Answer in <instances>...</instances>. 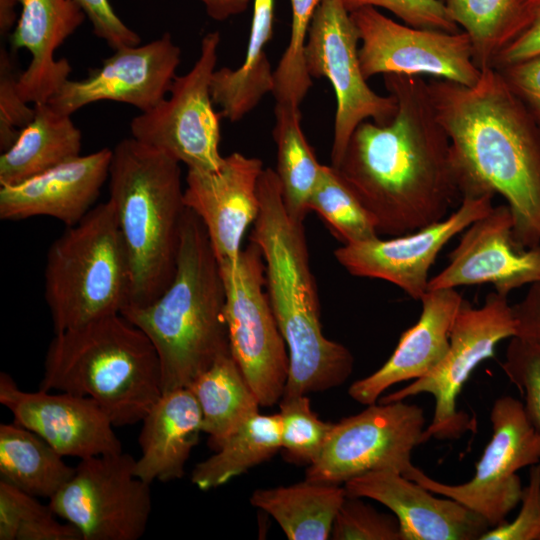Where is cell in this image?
Segmentation results:
<instances>
[{
  "label": "cell",
  "mask_w": 540,
  "mask_h": 540,
  "mask_svg": "<svg viewBox=\"0 0 540 540\" xmlns=\"http://www.w3.org/2000/svg\"><path fill=\"white\" fill-rule=\"evenodd\" d=\"M398 104L386 125L364 121L336 168L379 235L412 233L447 217L463 195L448 134L422 76L383 75Z\"/></svg>",
  "instance_id": "1"
},
{
  "label": "cell",
  "mask_w": 540,
  "mask_h": 540,
  "mask_svg": "<svg viewBox=\"0 0 540 540\" xmlns=\"http://www.w3.org/2000/svg\"><path fill=\"white\" fill-rule=\"evenodd\" d=\"M428 88L462 195L500 194L517 245L540 246V125L492 67L473 86L434 78Z\"/></svg>",
  "instance_id": "2"
},
{
  "label": "cell",
  "mask_w": 540,
  "mask_h": 540,
  "mask_svg": "<svg viewBox=\"0 0 540 540\" xmlns=\"http://www.w3.org/2000/svg\"><path fill=\"white\" fill-rule=\"evenodd\" d=\"M258 196L260 208L250 242L261 250L266 291L288 348L289 373L283 396L338 387L351 375L354 358L349 349L322 332L303 222L289 216L272 168L263 170Z\"/></svg>",
  "instance_id": "3"
},
{
  "label": "cell",
  "mask_w": 540,
  "mask_h": 540,
  "mask_svg": "<svg viewBox=\"0 0 540 540\" xmlns=\"http://www.w3.org/2000/svg\"><path fill=\"white\" fill-rule=\"evenodd\" d=\"M120 314L153 344L163 393L188 388L220 356L231 353L220 264L193 211L184 213L169 286L151 303L126 306Z\"/></svg>",
  "instance_id": "4"
},
{
  "label": "cell",
  "mask_w": 540,
  "mask_h": 540,
  "mask_svg": "<svg viewBox=\"0 0 540 540\" xmlns=\"http://www.w3.org/2000/svg\"><path fill=\"white\" fill-rule=\"evenodd\" d=\"M110 198L130 270V302L144 306L171 283L186 206L180 163L133 137L112 149Z\"/></svg>",
  "instance_id": "5"
},
{
  "label": "cell",
  "mask_w": 540,
  "mask_h": 540,
  "mask_svg": "<svg viewBox=\"0 0 540 540\" xmlns=\"http://www.w3.org/2000/svg\"><path fill=\"white\" fill-rule=\"evenodd\" d=\"M39 389L90 397L114 426L142 421L163 394L153 344L121 314L55 333Z\"/></svg>",
  "instance_id": "6"
},
{
  "label": "cell",
  "mask_w": 540,
  "mask_h": 540,
  "mask_svg": "<svg viewBox=\"0 0 540 540\" xmlns=\"http://www.w3.org/2000/svg\"><path fill=\"white\" fill-rule=\"evenodd\" d=\"M44 296L55 333L120 314L129 305V264L109 200L52 242Z\"/></svg>",
  "instance_id": "7"
},
{
  "label": "cell",
  "mask_w": 540,
  "mask_h": 540,
  "mask_svg": "<svg viewBox=\"0 0 540 540\" xmlns=\"http://www.w3.org/2000/svg\"><path fill=\"white\" fill-rule=\"evenodd\" d=\"M230 350L260 406L281 400L289 353L266 289L265 262L253 242L237 259L221 261Z\"/></svg>",
  "instance_id": "8"
},
{
  "label": "cell",
  "mask_w": 540,
  "mask_h": 540,
  "mask_svg": "<svg viewBox=\"0 0 540 540\" xmlns=\"http://www.w3.org/2000/svg\"><path fill=\"white\" fill-rule=\"evenodd\" d=\"M516 327L512 306L507 296L496 291L489 293L481 307H473L464 299L450 335L444 359L428 374L411 384L380 398V403L403 401L422 393L435 400L434 415L426 427L425 440L459 439L474 422L457 408V398L483 361L493 358L498 344L515 336Z\"/></svg>",
  "instance_id": "9"
},
{
  "label": "cell",
  "mask_w": 540,
  "mask_h": 540,
  "mask_svg": "<svg viewBox=\"0 0 540 540\" xmlns=\"http://www.w3.org/2000/svg\"><path fill=\"white\" fill-rule=\"evenodd\" d=\"M357 28L341 0H320L312 17L305 46V66L311 78L324 77L335 92L331 166L338 168L355 129L366 119L386 125L398 104L367 84L358 55Z\"/></svg>",
  "instance_id": "10"
},
{
  "label": "cell",
  "mask_w": 540,
  "mask_h": 540,
  "mask_svg": "<svg viewBox=\"0 0 540 540\" xmlns=\"http://www.w3.org/2000/svg\"><path fill=\"white\" fill-rule=\"evenodd\" d=\"M220 39L218 31L204 35L198 59L186 74L176 75L169 96L130 122L131 137L188 169L215 170L224 158L219 152V115L211 96Z\"/></svg>",
  "instance_id": "11"
},
{
  "label": "cell",
  "mask_w": 540,
  "mask_h": 540,
  "mask_svg": "<svg viewBox=\"0 0 540 540\" xmlns=\"http://www.w3.org/2000/svg\"><path fill=\"white\" fill-rule=\"evenodd\" d=\"M490 420L492 437L469 481L438 482L414 465L404 476L434 494L460 502L493 528L507 522L508 514L520 503L523 487L516 472L540 462V433L528 419L523 402L511 396L494 401Z\"/></svg>",
  "instance_id": "12"
},
{
  "label": "cell",
  "mask_w": 540,
  "mask_h": 540,
  "mask_svg": "<svg viewBox=\"0 0 540 540\" xmlns=\"http://www.w3.org/2000/svg\"><path fill=\"white\" fill-rule=\"evenodd\" d=\"M123 451L80 459L72 478L49 499L56 516L83 540H137L152 509L150 484L134 474Z\"/></svg>",
  "instance_id": "13"
},
{
  "label": "cell",
  "mask_w": 540,
  "mask_h": 540,
  "mask_svg": "<svg viewBox=\"0 0 540 540\" xmlns=\"http://www.w3.org/2000/svg\"><path fill=\"white\" fill-rule=\"evenodd\" d=\"M426 418L418 405L403 401L376 403L333 423L318 459L305 479L341 485L371 471L405 474L413 466L411 453L425 442Z\"/></svg>",
  "instance_id": "14"
},
{
  "label": "cell",
  "mask_w": 540,
  "mask_h": 540,
  "mask_svg": "<svg viewBox=\"0 0 540 540\" xmlns=\"http://www.w3.org/2000/svg\"><path fill=\"white\" fill-rule=\"evenodd\" d=\"M350 16L358 31V55L366 80L377 74L430 75L473 86L481 76L464 31L449 33L400 24L369 6Z\"/></svg>",
  "instance_id": "15"
},
{
  "label": "cell",
  "mask_w": 540,
  "mask_h": 540,
  "mask_svg": "<svg viewBox=\"0 0 540 540\" xmlns=\"http://www.w3.org/2000/svg\"><path fill=\"white\" fill-rule=\"evenodd\" d=\"M494 194H466L443 220L409 234L343 245L334 251L338 263L357 277L380 279L420 300L428 290L429 270L443 247L493 208Z\"/></svg>",
  "instance_id": "16"
},
{
  "label": "cell",
  "mask_w": 540,
  "mask_h": 540,
  "mask_svg": "<svg viewBox=\"0 0 540 540\" xmlns=\"http://www.w3.org/2000/svg\"><path fill=\"white\" fill-rule=\"evenodd\" d=\"M181 49L170 33L118 50L81 80L68 79L48 103L72 115L99 101L126 103L146 112L164 99L176 77Z\"/></svg>",
  "instance_id": "17"
},
{
  "label": "cell",
  "mask_w": 540,
  "mask_h": 540,
  "mask_svg": "<svg viewBox=\"0 0 540 540\" xmlns=\"http://www.w3.org/2000/svg\"><path fill=\"white\" fill-rule=\"evenodd\" d=\"M0 403L13 414L15 423L40 436L63 457L85 459L122 452L111 419L90 397L24 391L2 372Z\"/></svg>",
  "instance_id": "18"
},
{
  "label": "cell",
  "mask_w": 540,
  "mask_h": 540,
  "mask_svg": "<svg viewBox=\"0 0 540 540\" xmlns=\"http://www.w3.org/2000/svg\"><path fill=\"white\" fill-rule=\"evenodd\" d=\"M513 229L509 206H493L463 231L448 265L430 278L428 290L490 283L497 293L507 296L540 281V246L519 247Z\"/></svg>",
  "instance_id": "19"
},
{
  "label": "cell",
  "mask_w": 540,
  "mask_h": 540,
  "mask_svg": "<svg viewBox=\"0 0 540 540\" xmlns=\"http://www.w3.org/2000/svg\"><path fill=\"white\" fill-rule=\"evenodd\" d=\"M263 170L262 160L239 152L225 156L215 170L188 169L184 203L202 221L219 262L241 252L243 235L259 213Z\"/></svg>",
  "instance_id": "20"
},
{
  "label": "cell",
  "mask_w": 540,
  "mask_h": 540,
  "mask_svg": "<svg viewBox=\"0 0 540 540\" xmlns=\"http://www.w3.org/2000/svg\"><path fill=\"white\" fill-rule=\"evenodd\" d=\"M349 497L369 498L398 519L401 540H481L489 523L460 502L436 497L394 470L371 471L344 483Z\"/></svg>",
  "instance_id": "21"
},
{
  "label": "cell",
  "mask_w": 540,
  "mask_h": 540,
  "mask_svg": "<svg viewBox=\"0 0 540 540\" xmlns=\"http://www.w3.org/2000/svg\"><path fill=\"white\" fill-rule=\"evenodd\" d=\"M112 149L79 155L40 175L0 188V218L7 221L48 216L66 227L93 208L109 178Z\"/></svg>",
  "instance_id": "22"
},
{
  "label": "cell",
  "mask_w": 540,
  "mask_h": 540,
  "mask_svg": "<svg viewBox=\"0 0 540 540\" xmlns=\"http://www.w3.org/2000/svg\"><path fill=\"white\" fill-rule=\"evenodd\" d=\"M420 301L418 321L401 334L389 359L377 371L349 387L348 394L356 402L374 404L394 384L417 380L444 359L464 298L454 288H447L427 290Z\"/></svg>",
  "instance_id": "23"
},
{
  "label": "cell",
  "mask_w": 540,
  "mask_h": 540,
  "mask_svg": "<svg viewBox=\"0 0 540 540\" xmlns=\"http://www.w3.org/2000/svg\"><path fill=\"white\" fill-rule=\"evenodd\" d=\"M14 1L21 11L10 32L11 49H26L31 54L27 68L18 75V91L28 103L48 102L72 70L68 60L55 58V51L86 15L74 0Z\"/></svg>",
  "instance_id": "24"
},
{
  "label": "cell",
  "mask_w": 540,
  "mask_h": 540,
  "mask_svg": "<svg viewBox=\"0 0 540 540\" xmlns=\"http://www.w3.org/2000/svg\"><path fill=\"white\" fill-rule=\"evenodd\" d=\"M141 456L134 474L151 484L181 479L202 432V415L189 388L164 392L142 419Z\"/></svg>",
  "instance_id": "25"
},
{
  "label": "cell",
  "mask_w": 540,
  "mask_h": 540,
  "mask_svg": "<svg viewBox=\"0 0 540 540\" xmlns=\"http://www.w3.org/2000/svg\"><path fill=\"white\" fill-rule=\"evenodd\" d=\"M82 134L70 115L48 102L34 104L33 119L0 156V186H13L80 155Z\"/></svg>",
  "instance_id": "26"
},
{
  "label": "cell",
  "mask_w": 540,
  "mask_h": 540,
  "mask_svg": "<svg viewBox=\"0 0 540 540\" xmlns=\"http://www.w3.org/2000/svg\"><path fill=\"white\" fill-rule=\"evenodd\" d=\"M274 0H254L251 29L243 63L237 69L215 70L211 80L213 103L221 116L231 122L242 119L274 89L272 71L265 47L273 33Z\"/></svg>",
  "instance_id": "27"
},
{
  "label": "cell",
  "mask_w": 540,
  "mask_h": 540,
  "mask_svg": "<svg viewBox=\"0 0 540 540\" xmlns=\"http://www.w3.org/2000/svg\"><path fill=\"white\" fill-rule=\"evenodd\" d=\"M340 485L304 482L255 490L250 502L270 516L289 540H326L346 498Z\"/></svg>",
  "instance_id": "28"
},
{
  "label": "cell",
  "mask_w": 540,
  "mask_h": 540,
  "mask_svg": "<svg viewBox=\"0 0 540 540\" xmlns=\"http://www.w3.org/2000/svg\"><path fill=\"white\" fill-rule=\"evenodd\" d=\"M202 415V432L216 451L260 403L231 353L220 356L189 387Z\"/></svg>",
  "instance_id": "29"
},
{
  "label": "cell",
  "mask_w": 540,
  "mask_h": 540,
  "mask_svg": "<svg viewBox=\"0 0 540 540\" xmlns=\"http://www.w3.org/2000/svg\"><path fill=\"white\" fill-rule=\"evenodd\" d=\"M74 473L75 468L31 430L15 422L0 425V480L50 499Z\"/></svg>",
  "instance_id": "30"
},
{
  "label": "cell",
  "mask_w": 540,
  "mask_h": 540,
  "mask_svg": "<svg viewBox=\"0 0 540 540\" xmlns=\"http://www.w3.org/2000/svg\"><path fill=\"white\" fill-rule=\"evenodd\" d=\"M280 449L279 413L257 412L227 436L213 455L196 464L191 482L204 491L217 488L270 459Z\"/></svg>",
  "instance_id": "31"
},
{
  "label": "cell",
  "mask_w": 540,
  "mask_h": 540,
  "mask_svg": "<svg viewBox=\"0 0 540 540\" xmlns=\"http://www.w3.org/2000/svg\"><path fill=\"white\" fill-rule=\"evenodd\" d=\"M470 38L475 65L492 67L498 54L528 25L536 0H442Z\"/></svg>",
  "instance_id": "32"
},
{
  "label": "cell",
  "mask_w": 540,
  "mask_h": 540,
  "mask_svg": "<svg viewBox=\"0 0 540 540\" xmlns=\"http://www.w3.org/2000/svg\"><path fill=\"white\" fill-rule=\"evenodd\" d=\"M273 137L277 146L276 173L289 216L304 221L309 200L318 182L322 164L308 143L300 121L301 112L292 104L275 105Z\"/></svg>",
  "instance_id": "33"
},
{
  "label": "cell",
  "mask_w": 540,
  "mask_h": 540,
  "mask_svg": "<svg viewBox=\"0 0 540 540\" xmlns=\"http://www.w3.org/2000/svg\"><path fill=\"white\" fill-rule=\"evenodd\" d=\"M308 207L319 214L343 245L379 237L373 216L331 165H322Z\"/></svg>",
  "instance_id": "34"
},
{
  "label": "cell",
  "mask_w": 540,
  "mask_h": 540,
  "mask_svg": "<svg viewBox=\"0 0 540 540\" xmlns=\"http://www.w3.org/2000/svg\"><path fill=\"white\" fill-rule=\"evenodd\" d=\"M55 516L49 504L0 480L1 540H83L75 527Z\"/></svg>",
  "instance_id": "35"
},
{
  "label": "cell",
  "mask_w": 540,
  "mask_h": 540,
  "mask_svg": "<svg viewBox=\"0 0 540 540\" xmlns=\"http://www.w3.org/2000/svg\"><path fill=\"white\" fill-rule=\"evenodd\" d=\"M320 0H290L291 32L288 45L274 70L276 103L300 107L313 81L305 66L308 30Z\"/></svg>",
  "instance_id": "36"
},
{
  "label": "cell",
  "mask_w": 540,
  "mask_h": 540,
  "mask_svg": "<svg viewBox=\"0 0 540 540\" xmlns=\"http://www.w3.org/2000/svg\"><path fill=\"white\" fill-rule=\"evenodd\" d=\"M279 407L282 449L291 461L311 465L320 456L333 423L319 419L307 395L283 396Z\"/></svg>",
  "instance_id": "37"
},
{
  "label": "cell",
  "mask_w": 540,
  "mask_h": 540,
  "mask_svg": "<svg viewBox=\"0 0 540 540\" xmlns=\"http://www.w3.org/2000/svg\"><path fill=\"white\" fill-rule=\"evenodd\" d=\"M334 540H401L400 524L393 514L381 513L359 497L346 496L333 522Z\"/></svg>",
  "instance_id": "38"
},
{
  "label": "cell",
  "mask_w": 540,
  "mask_h": 540,
  "mask_svg": "<svg viewBox=\"0 0 540 540\" xmlns=\"http://www.w3.org/2000/svg\"><path fill=\"white\" fill-rule=\"evenodd\" d=\"M502 369L524 397V409L540 433V343L513 336Z\"/></svg>",
  "instance_id": "39"
},
{
  "label": "cell",
  "mask_w": 540,
  "mask_h": 540,
  "mask_svg": "<svg viewBox=\"0 0 540 540\" xmlns=\"http://www.w3.org/2000/svg\"><path fill=\"white\" fill-rule=\"evenodd\" d=\"M18 75L12 55L0 50V149L10 148L19 132L34 117V106L30 107L17 88Z\"/></svg>",
  "instance_id": "40"
},
{
  "label": "cell",
  "mask_w": 540,
  "mask_h": 540,
  "mask_svg": "<svg viewBox=\"0 0 540 540\" xmlns=\"http://www.w3.org/2000/svg\"><path fill=\"white\" fill-rule=\"evenodd\" d=\"M345 8L352 12L362 7H380L392 12L406 25L440 30L449 33L460 32L459 26L449 15L442 0H341Z\"/></svg>",
  "instance_id": "41"
},
{
  "label": "cell",
  "mask_w": 540,
  "mask_h": 540,
  "mask_svg": "<svg viewBox=\"0 0 540 540\" xmlns=\"http://www.w3.org/2000/svg\"><path fill=\"white\" fill-rule=\"evenodd\" d=\"M521 509L512 522L488 530L481 540H540V462L530 466Z\"/></svg>",
  "instance_id": "42"
},
{
  "label": "cell",
  "mask_w": 540,
  "mask_h": 540,
  "mask_svg": "<svg viewBox=\"0 0 540 540\" xmlns=\"http://www.w3.org/2000/svg\"><path fill=\"white\" fill-rule=\"evenodd\" d=\"M92 25L95 36L113 50L141 43L140 35L116 14L109 0H74Z\"/></svg>",
  "instance_id": "43"
},
{
  "label": "cell",
  "mask_w": 540,
  "mask_h": 540,
  "mask_svg": "<svg viewBox=\"0 0 540 540\" xmlns=\"http://www.w3.org/2000/svg\"><path fill=\"white\" fill-rule=\"evenodd\" d=\"M496 70L540 125V54Z\"/></svg>",
  "instance_id": "44"
},
{
  "label": "cell",
  "mask_w": 540,
  "mask_h": 540,
  "mask_svg": "<svg viewBox=\"0 0 540 540\" xmlns=\"http://www.w3.org/2000/svg\"><path fill=\"white\" fill-rule=\"evenodd\" d=\"M538 54H540V0H536L528 25L498 54L492 68L497 69Z\"/></svg>",
  "instance_id": "45"
},
{
  "label": "cell",
  "mask_w": 540,
  "mask_h": 540,
  "mask_svg": "<svg viewBox=\"0 0 540 540\" xmlns=\"http://www.w3.org/2000/svg\"><path fill=\"white\" fill-rule=\"evenodd\" d=\"M511 306L515 336L540 343V281L531 284L524 298Z\"/></svg>",
  "instance_id": "46"
},
{
  "label": "cell",
  "mask_w": 540,
  "mask_h": 540,
  "mask_svg": "<svg viewBox=\"0 0 540 540\" xmlns=\"http://www.w3.org/2000/svg\"><path fill=\"white\" fill-rule=\"evenodd\" d=\"M205 7L206 13L216 21H224L232 16L241 14L249 5L250 0H199Z\"/></svg>",
  "instance_id": "47"
},
{
  "label": "cell",
  "mask_w": 540,
  "mask_h": 540,
  "mask_svg": "<svg viewBox=\"0 0 540 540\" xmlns=\"http://www.w3.org/2000/svg\"><path fill=\"white\" fill-rule=\"evenodd\" d=\"M16 2L14 0H0V34H10L17 21Z\"/></svg>",
  "instance_id": "48"
}]
</instances>
